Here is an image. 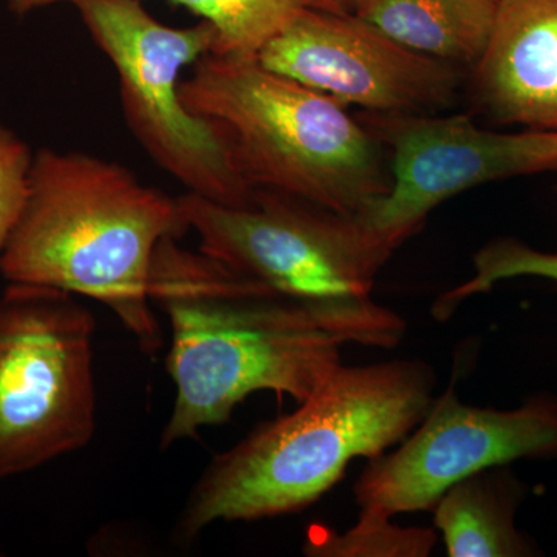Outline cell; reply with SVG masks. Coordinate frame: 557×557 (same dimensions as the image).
<instances>
[{
  "label": "cell",
  "mask_w": 557,
  "mask_h": 557,
  "mask_svg": "<svg viewBox=\"0 0 557 557\" xmlns=\"http://www.w3.org/2000/svg\"><path fill=\"white\" fill-rule=\"evenodd\" d=\"M148 289L171 324L177 391L161 449L226 423L256 392L304 401L343 364V346L395 347L406 332L372 296L307 302L174 237L157 247Z\"/></svg>",
  "instance_id": "6da1fadb"
},
{
  "label": "cell",
  "mask_w": 557,
  "mask_h": 557,
  "mask_svg": "<svg viewBox=\"0 0 557 557\" xmlns=\"http://www.w3.org/2000/svg\"><path fill=\"white\" fill-rule=\"evenodd\" d=\"M437 384L417 359L344 366L299 403L209 461L180 512L175 534L196 541L218 522L292 515L336 485L351 460L375 458L426 416Z\"/></svg>",
  "instance_id": "7a4b0ae2"
},
{
  "label": "cell",
  "mask_w": 557,
  "mask_h": 557,
  "mask_svg": "<svg viewBox=\"0 0 557 557\" xmlns=\"http://www.w3.org/2000/svg\"><path fill=\"white\" fill-rule=\"evenodd\" d=\"M189 231L180 199L115 161L44 148L30 194L0 255L9 284L87 296L113 311L146 355L163 346L149 299L153 255Z\"/></svg>",
  "instance_id": "3957f363"
},
{
  "label": "cell",
  "mask_w": 557,
  "mask_h": 557,
  "mask_svg": "<svg viewBox=\"0 0 557 557\" xmlns=\"http://www.w3.org/2000/svg\"><path fill=\"white\" fill-rule=\"evenodd\" d=\"M180 95L251 188L358 215L392 186L386 150L346 106L260 64L208 53Z\"/></svg>",
  "instance_id": "277c9868"
},
{
  "label": "cell",
  "mask_w": 557,
  "mask_h": 557,
  "mask_svg": "<svg viewBox=\"0 0 557 557\" xmlns=\"http://www.w3.org/2000/svg\"><path fill=\"white\" fill-rule=\"evenodd\" d=\"M94 314L61 289L0 295V480L86 448L97 431Z\"/></svg>",
  "instance_id": "5b68a950"
},
{
  "label": "cell",
  "mask_w": 557,
  "mask_h": 557,
  "mask_svg": "<svg viewBox=\"0 0 557 557\" xmlns=\"http://www.w3.org/2000/svg\"><path fill=\"white\" fill-rule=\"evenodd\" d=\"M73 3L112 62L124 120L153 163L201 199L234 208L251 205L256 189L237 172L214 129L193 115L180 95L182 70L211 53V25L170 27L138 0Z\"/></svg>",
  "instance_id": "8992f818"
},
{
  "label": "cell",
  "mask_w": 557,
  "mask_h": 557,
  "mask_svg": "<svg viewBox=\"0 0 557 557\" xmlns=\"http://www.w3.org/2000/svg\"><path fill=\"white\" fill-rule=\"evenodd\" d=\"M180 205L201 251L311 304L370 298L392 256L355 215L276 190L242 208L189 193Z\"/></svg>",
  "instance_id": "52a82bcc"
},
{
  "label": "cell",
  "mask_w": 557,
  "mask_h": 557,
  "mask_svg": "<svg viewBox=\"0 0 557 557\" xmlns=\"http://www.w3.org/2000/svg\"><path fill=\"white\" fill-rule=\"evenodd\" d=\"M358 119L386 150L392 186L355 218L391 252L457 194L557 172V131H487L469 116L434 113L366 112Z\"/></svg>",
  "instance_id": "ba28073f"
},
{
  "label": "cell",
  "mask_w": 557,
  "mask_h": 557,
  "mask_svg": "<svg viewBox=\"0 0 557 557\" xmlns=\"http://www.w3.org/2000/svg\"><path fill=\"white\" fill-rule=\"evenodd\" d=\"M557 454V405L539 398L516 410L465 405L453 387L397 450L370 458L355 483L359 515L394 519L431 511L450 486L523 457Z\"/></svg>",
  "instance_id": "9c48e42d"
},
{
  "label": "cell",
  "mask_w": 557,
  "mask_h": 557,
  "mask_svg": "<svg viewBox=\"0 0 557 557\" xmlns=\"http://www.w3.org/2000/svg\"><path fill=\"white\" fill-rule=\"evenodd\" d=\"M258 61L366 112H437L448 108L461 84L458 65L406 47L348 10L306 7Z\"/></svg>",
  "instance_id": "30bf717a"
},
{
  "label": "cell",
  "mask_w": 557,
  "mask_h": 557,
  "mask_svg": "<svg viewBox=\"0 0 557 557\" xmlns=\"http://www.w3.org/2000/svg\"><path fill=\"white\" fill-rule=\"evenodd\" d=\"M469 81L496 123L557 131V0H498Z\"/></svg>",
  "instance_id": "8fae6325"
},
{
  "label": "cell",
  "mask_w": 557,
  "mask_h": 557,
  "mask_svg": "<svg viewBox=\"0 0 557 557\" xmlns=\"http://www.w3.org/2000/svg\"><path fill=\"white\" fill-rule=\"evenodd\" d=\"M498 0H347V10L412 50L458 67L485 49Z\"/></svg>",
  "instance_id": "7c38bea8"
},
{
  "label": "cell",
  "mask_w": 557,
  "mask_h": 557,
  "mask_svg": "<svg viewBox=\"0 0 557 557\" xmlns=\"http://www.w3.org/2000/svg\"><path fill=\"white\" fill-rule=\"evenodd\" d=\"M485 469L450 486L434 512L450 557H515L530 555L515 527L519 487L512 475Z\"/></svg>",
  "instance_id": "4fadbf2b"
},
{
  "label": "cell",
  "mask_w": 557,
  "mask_h": 557,
  "mask_svg": "<svg viewBox=\"0 0 557 557\" xmlns=\"http://www.w3.org/2000/svg\"><path fill=\"white\" fill-rule=\"evenodd\" d=\"M214 30L212 54L258 58L263 47L295 20L307 0H172Z\"/></svg>",
  "instance_id": "5bb4252c"
},
{
  "label": "cell",
  "mask_w": 557,
  "mask_h": 557,
  "mask_svg": "<svg viewBox=\"0 0 557 557\" xmlns=\"http://www.w3.org/2000/svg\"><path fill=\"white\" fill-rule=\"evenodd\" d=\"M431 528L399 527L392 518L359 515L347 533L317 528L306 544V555L319 557H426L434 548Z\"/></svg>",
  "instance_id": "9a60e30c"
},
{
  "label": "cell",
  "mask_w": 557,
  "mask_h": 557,
  "mask_svg": "<svg viewBox=\"0 0 557 557\" xmlns=\"http://www.w3.org/2000/svg\"><path fill=\"white\" fill-rule=\"evenodd\" d=\"M475 274L449 289L434 304L432 314L448 319L463 300L490 292L505 278L539 276L557 282V252H542L515 239H496L474 256Z\"/></svg>",
  "instance_id": "2e32d148"
},
{
  "label": "cell",
  "mask_w": 557,
  "mask_h": 557,
  "mask_svg": "<svg viewBox=\"0 0 557 557\" xmlns=\"http://www.w3.org/2000/svg\"><path fill=\"white\" fill-rule=\"evenodd\" d=\"M33 159L27 143L0 126V255L27 205Z\"/></svg>",
  "instance_id": "e0dca14e"
},
{
  "label": "cell",
  "mask_w": 557,
  "mask_h": 557,
  "mask_svg": "<svg viewBox=\"0 0 557 557\" xmlns=\"http://www.w3.org/2000/svg\"><path fill=\"white\" fill-rule=\"evenodd\" d=\"M57 2H64V0H9V9L11 13L17 14V16H25L32 11L53 5ZM70 2H75V0H70Z\"/></svg>",
  "instance_id": "ac0fdd59"
},
{
  "label": "cell",
  "mask_w": 557,
  "mask_h": 557,
  "mask_svg": "<svg viewBox=\"0 0 557 557\" xmlns=\"http://www.w3.org/2000/svg\"><path fill=\"white\" fill-rule=\"evenodd\" d=\"M307 7L330 11H346L347 0H307Z\"/></svg>",
  "instance_id": "d6986e66"
}]
</instances>
